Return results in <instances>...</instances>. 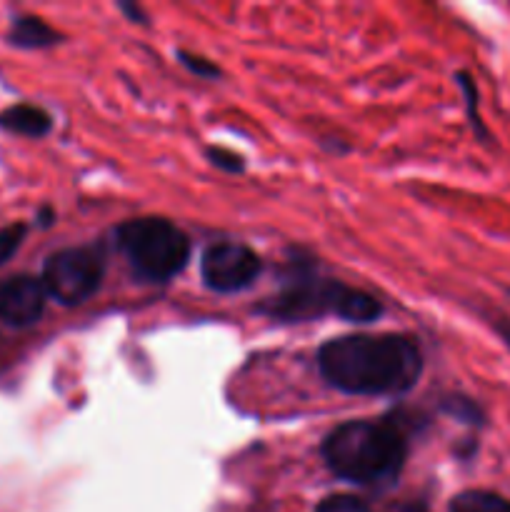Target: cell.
<instances>
[{
    "label": "cell",
    "instance_id": "obj_1",
    "mask_svg": "<svg viewBox=\"0 0 510 512\" xmlns=\"http://www.w3.org/2000/svg\"><path fill=\"white\" fill-rule=\"evenodd\" d=\"M318 368L343 393L398 395L418 383L423 355L405 335H345L318 350Z\"/></svg>",
    "mask_w": 510,
    "mask_h": 512
},
{
    "label": "cell",
    "instance_id": "obj_2",
    "mask_svg": "<svg viewBox=\"0 0 510 512\" xmlns=\"http://www.w3.org/2000/svg\"><path fill=\"white\" fill-rule=\"evenodd\" d=\"M405 440L398 428L375 420L343 423L325 438L323 458L338 478L358 485H388L405 465Z\"/></svg>",
    "mask_w": 510,
    "mask_h": 512
},
{
    "label": "cell",
    "instance_id": "obj_3",
    "mask_svg": "<svg viewBox=\"0 0 510 512\" xmlns=\"http://www.w3.org/2000/svg\"><path fill=\"white\" fill-rule=\"evenodd\" d=\"M115 243L140 280L168 283L190 260L188 235L163 218H138L118 225Z\"/></svg>",
    "mask_w": 510,
    "mask_h": 512
},
{
    "label": "cell",
    "instance_id": "obj_4",
    "mask_svg": "<svg viewBox=\"0 0 510 512\" xmlns=\"http://www.w3.org/2000/svg\"><path fill=\"white\" fill-rule=\"evenodd\" d=\"M348 293V285L338 283V280H318L310 273L308 263H295L283 290L270 298L263 310L270 318L300 323V320L320 318L325 313L340 315Z\"/></svg>",
    "mask_w": 510,
    "mask_h": 512
},
{
    "label": "cell",
    "instance_id": "obj_5",
    "mask_svg": "<svg viewBox=\"0 0 510 512\" xmlns=\"http://www.w3.org/2000/svg\"><path fill=\"white\" fill-rule=\"evenodd\" d=\"M103 280V258L93 248H65L50 255L43 268V288L60 305H80L93 298Z\"/></svg>",
    "mask_w": 510,
    "mask_h": 512
},
{
    "label": "cell",
    "instance_id": "obj_6",
    "mask_svg": "<svg viewBox=\"0 0 510 512\" xmlns=\"http://www.w3.org/2000/svg\"><path fill=\"white\" fill-rule=\"evenodd\" d=\"M263 270L258 253L243 243H215L200 258L203 283L215 293H238L253 285Z\"/></svg>",
    "mask_w": 510,
    "mask_h": 512
},
{
    "label": "cell",
    "instance_id": "obj_7",
    "mask_svg": "<svg viewBox=\"0 0 510 512\" xmlns=\"http://www.w3.org/2000/svg\"><path fill=\"white\" fill-rule=\"evenodd\" d=\"M45 288L35 278H13L0 285V320L13 328L38 323L45 310Z\"/></svg>",
    "mask_w": 510,
    "mask_h": 512
},
{
    "label": "cell",
    "instance_id": "obj_8",
    "mask_svg": "<svg viewBox=\"0 0 510 512\" xmlns=\"http://www.w3.org/2000/svg\"><path fill=\"white\" fill-rule=\"evenodd\" d=\"M0 128L10 130L15 135H25V138H43L53 128V120L45 110L20 103L0 113Z\"/></svg>",
    "mask_w": 510,
    "mask_h": 512
},
{
    "label": "cell",
    "instance_id": "obj_9",
    "mask_svg": "<svg viewBox=\"0 0 510 512\" xmlns=\"http://www.w3.org/2000/svg\"><path fill=\"white\" fill-rule=\"evenodd\" d=\"M60 40V35L50 28L45 20L33 18V15H23V18H15L10 25V43L18 45V48H48Z\"/></svg>",
    "mask_w": 510,
    "mask_h": 512
},
{
    "label": "cell",
    "instance_id": "obj_10",
    "mask_svg": "<svg viewBox=\"0 0 510 512\" xmlns=\"http://www.w3.org/2000/svg\"><path fill=\"white\" fill-rule=\"evenodd\" d=\"M450 512H510V500L493 490H463L450 500Z\"/></svg>",
    "mask_w": 510,
    "mask_h": 512
},
{
    "label": "cell",
    "instance_id": "obj_11",
    "mask_svg": "<svg viewBox=\"0 0 510 512\" xmlns=\"http://www.w3.org/2000/svg\"><path fill=\"white\" fill-rule=\"evenodd\" d=\"M25 230L28 228H25L23 223L5 225V228L0 230V265H5L15 253H18V248L25 240Z\"/></svg>",
    "mask_w": 510,
    "mask_h": 512
},
{
    "label": "cell",
    "instance_id": "obj_12",
    "mask_svg": "<svg viewBox=\"0 0 510 512\" xmlns=\"http://www.w3.org/2000/svg\"><path fill=\"white\" fill-rule=\"evenodd\" d=\"M445 410H448L450 415H455V418L463 420V423L483 425V420H485L483 410H480L478 405L468 398H450L448 403H445Z\"/></svg>",
    "mask_w": 510,
    "mask_h": 512
},
{
    "label": "cell",
    "instance_id": "obj_13",
    "mask_svg": "<svg viewBox=\"0 0 510 512\" xmlns=\"http://www.w3.org/2000/svg\"><path fill=\"white\" fill-rule=\"evenodd\" d=\"M315 512H370V508L353 495H330L315 508Z\"/></svg>",
    "mask_w": 510,
    "mask_h": 512
},
{
    "label": "cell",
    "instance_id": "obj_14",
    "mask_svg": "<svg viewBox=\"0 0 510 512\" xmlns=\"http://www.w3.org/2000/svg\"><path fill=\"white\" fill-rule=\"evenodd\" d=\"M178 58L180 63L185 65V68L190 70V73H195L198 78H220V68L215 63H210V60H205L203 55H195V53H185V50H178Z\"/></svg>",
    "mask_w": 510,
    "mask_h": 512
},
{
    "label": "cell",
    "instance_id": "obj_15",
    "mask_svg": "<svg viewBox=\"0 0 510 512\" xmlns=\"http://www.w3.org/2000/svg\"><path fill=\"white\" fill-rule=\"evenodd\" d=\"M458 83H460V88H463L465 100H468L470 123H473V128L478 130L480 135H485V128H483V123H480V115H478V88H475L473 78H470L468 73H458Z\"/></svg>",
    "mask_w": 510,
    "mask_h": 512
},
{
    "label": "cell",
    "instance_id": "obj_16",
    "mask_svg": "<svg viewBox=\"0 0 510 512\" xmlns=\"http://www.w3.org/2000/svg\"><path fill=\"white\" fill-rule=\"evenodd\" d=\"M208 158L215 168L225 170V173H240V170H243V158L225 148H210Z\"/></svg>",
    "mask_w": 510,
    "mask_h": 512
},
{
    "label": "cell",
    "instance_id": "obj_17",
    "mask_svg": "<svg viewBox=\"0 0 510 512\" xmlns=\"http://www.w3.org/2000/svg\"><path fill=\"white\" fill-rule=\"evenodd\" d=\"M120 8L133 18V23H145V15L140 13V8H133V5H120Z\"/></svg>",
    "mask_w": 510,
    "mask_h": 512
}]
</instances>
